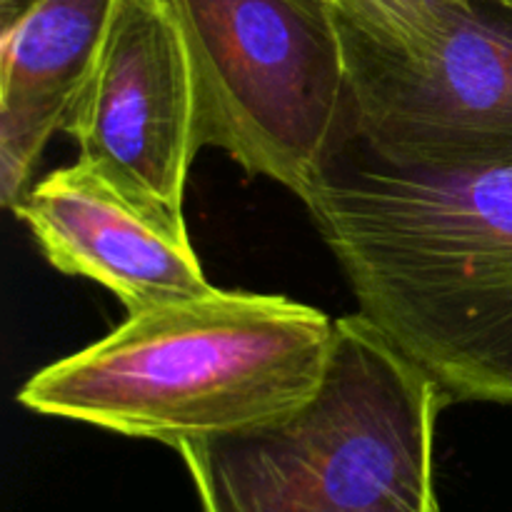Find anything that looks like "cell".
Returning <instances> with one entry per match:
<instances>
[{
    "label": "cell",
    "mask_w": 512,
    "mask_h": 512,
    "mask_svg": "<svg viewBox=\"0 0 512 512\" xmlns=\"http://www.w3.org/2000/svg\"><path fill=\"white\" fill-rule=\"evenodd\" d=\"M120 0H38L0 30V203L33 188L45 145L88 85Z\"/></svg>",
    "instance_id": "obj_8"
},
{
    "label": "cell",
    "mask_w": 512,
    "mask_h": 512,
    "mask_svg": "<svg viewBox=\"0 0 512 512\" xmlns=\"http://www.w3.org/2000/svg\"><path fill=\"white\" fill-rule=\"evenodd\" d=\"M305 208L360 315L445 408L512 405V163L413 173L350 138Z\"/></svg>",
    "instance_id": "obj_1"
},
{
    "label": "cell",
    "mask_w": 512,
    "mask_h": 512,
    "mask_svg": "<svg viewBox=\"0 0 512 512\" xmlns=\"http://www.w3.org/2000/svg\"><path fill=\"white\" fill-rule=\"evenodd\" d=\"M335 320L285 295L208 290L128 315L38 370L18 403L178 450L273 423L320 385Z\"/></svg>",
    "instance_id": "obj_2"
},
{
    "label": "cell",
    "mask_w": 512,
    "mask_h": 512,
    "mask_svg": "<svg viewBox=\"0 0 512 512\" xmlns=\"http://www.w3.org/2000/svg\"><path fill=\"white\" fill-rule=\"evenodd\" d=\"M33 3H38V0H0V30L13 25Z\"/></svg>",
    "instance_id": "obj_10"
},
{
    "label": "cell",
    "mask_w": 512,
    "mask_h": 512,
    "mask_svg": "<svg viewBox=\"0 0 512 512\" xmlns=\"http://www.w3.org/2000/svg\"><path fill=\"white\" fill-rule=\"evenodd\" d=\"M63 130L83 160L183 208L200 145L193 73L165 0H120Z\"/></svg>",
    "instance_id": "obj_6"
},
{
    "label": "cell",
    "mask_w": 512,
    "mask_h": 512,
    "mask_svg": "<svg viewBox=\"0 0 512 512\" xmlns=\"http://www.w3.org/2000/svg\"><path fill=\"white\" fill-rule=\"evenodd\" d=\"M340 30L353 138L365 153L413 173L512 163V8L473 0L405 45Z\"/></svg>",
    "instance_id": "obj_5"
},
{
    "label": "cell",
    "mask_w": 512,
    "mask_h": 512,
    "mask_svg": "<svg viewBox=\"0 0 512 512\" xmlns=\"http://www.w3.org/2000/svg\"><path fill=\"white\" fill-rule=\"evenodd\" d=\"M498 3H503L505 8H512V0H498Z\"/></svg>",
    "instance_id": "obj_11"
},
{
    "label": "cell",
    "mask_w": 512,
    "mask_h": 512,
    "mask_svg": "<svg viewBox=\"0 0 512 512\" xmlns=\"http://www.w3.org/2000/svg\"><path fill=\"white\" fill-rule=\"evenodd\" d=\"M340 23L383 43H415L433 35L473 0H325Z\"/></svg>",
    "instance_id": "obj_9"
},
{
    "label": "cell",
    "mask_w": 512,
    "mask_h": 512,
    "mask_svg": "<svg viewBox=\"0 0 512 512\" xmlns=\"http://www.w3.org/2000/svg\"><path fill=\"white\" fill-rule=\"evenodd\" d=\"M13 213L55 270L108 288L128 315L213 290L183 208L90 160L33 183Z\"/></svg>",
    "instance_id": "obj_7"
},
{
    "label": "cell",
    "mask_w": 512,
    "mask_h": 512,
    "mask_svg": "<svg viewBox=\"0 0 512 512\" xmlns=\"http://www.w3.org/2000/svg\"><path fill=\"white\" fill-rule=\"evenodd\" d=\"M188 53L198 145L308 200L353 138L348 60L325 0H165Z\"/></svg>",
    "instance_id": "obj_4"
},
{
    "label": "cell",
    "mask_w": 512,
    "mask_h": 512,
    "mask_svg": "<svg viewBox=\"0 0 512 512\" xmlns=\"http://www.w3.org/2000/svg\"><path fill=\"white\" fill-rule=\"evenodd\" d=\"M433 380L365 315L335 320L315 393L273 423L178 448L203 512H440Z\"/></svg>",
    "instance_id": "obj_3"
}]
</instances>
